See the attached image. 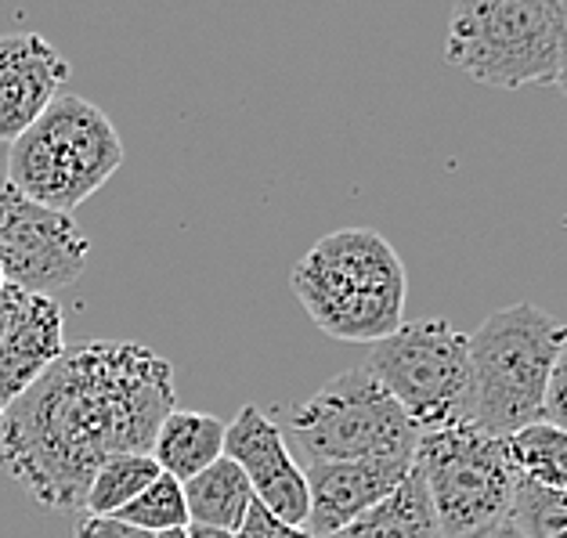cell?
<instances>
[{"instance_id":"cell-2","label":"cell","mask_w":567,"mask_h":538,"mask_svg":"<svg viewBox=\"0 0 567 538\" xmlns=\"http://www.w3.org/2000/svg\"><path fill=\"white\" fill-rule=\"evenodd\" d=\"M289 286L308 319L333 340L380 343L405 325V265L372 228L322 236L297 260Z\"/></svg>"},{"instance_id":"cell-13","label":"cell","mask_w":567,"mask_h":538,"mask_svg":"<svg viewBox=\"0 0 567 538\" xmlns=\"http://www.w3.org/2000/svg\"><path fill=\"white\" fill-rule=\"evenodd\" d=\"M409 459H358V463H311L308 480V528L315 538H329L362 517L369 506L386 499L409 477Z\"/></svg>"},{"instance_id":"cell-22","label":"cell","mask_w":567,"mask_h":538,"mask_svg":"<svg viewBox=\"0 0 567 538\" xmlns=\"http://www.w3.org/2000/svg\"><path fill=\"white\" fill-rule=\"evenodd\" d=\"M543 423L560 426L567 434V348L553 365V376H549V391H546V405H543Z\"/></svg>"},{"instance_id":"cell-23","label":"cell","mask_w":567,"mask_h":538,"mask_svg":"<svg viewBox=\"0 0 567 538\" xmlns=\"http://www.w3.org/2000/svg\"><path fill=\"white\" fill-rule=\"evenodd\" d=\"M73 538H156V535L137 531V528H131V524H123L116 517L76 514V520H73Z\"/></svg>"},{"instance_id":"cell-9","label":"cell","mask_w":567,"mask_h":538,"mask_svg":"<svg viewBox=\"0 0 567 538\" xmlns=\"http://www.w3.org/2000/svg\"><path fill=\"white\" fill-rule=\"evenodd\" d=\"M91 260V239L69 214L44 210L11 188L0 167V271L11 289L51 297L80 282Z\"/></svg>"},{"instance_id":"cell-7","label":"cell","mask_w":567,"mask_h":538,"mask_svg":"<svg viewBox=\"0 0 567 538\" xmlns=\"http://www.w3.org/2000/svg\"><path fill=\"white\" fill-rule=\"evenodd\" d=\"M365 369L420 434L474 423L470 340L449 319L405 322L398 333L372 343Z\"/></svg>"},{"instance_id":"cell-27","label":"cell","mask_w":567,"mask_h":538,"mask_svg":"<svg viewBox=\"0 0 567 538\" xmlns=\"http://www.w3.org/2000/svg\"><path fill=\"white\" fill-rule=\"evenodd\" d=\"M4 322H8V289L0 293V333H4Z\"/></svg>"},{"instance_id":"cell-12","label":"cell","mask_w":567,"mask_h":538,"mask_svg":"<svg viewBox=\"0 0 567 538\" xmlns=\"http://www.w3.org/2000/svg\"><path fill=\"white\" fill-rule=\"evenodd\" d=\"M69 62L48 37L33 30L0 37V142H16L59 99Z\"/></svg>"},{"instance_id":"cell-15","label":"cell","mask_w":567,"mask_h":538,"mask_svg":"<svg viewBox=\"0 0 567 538\" xmlns=\"http://www.w3.org/2000/svg\"><path fill=\"white\" fill-rule=\"evenodd\" d=\"M329 538H445V535H441V524L431 506V495H426L423 477L412 466L409 477L386 499L369 506L362 517H354L348 528L333 531Z\"/></svg>"},{"instance_id":"cell-25","label":"cell","mask_w":567,"mask_h":538,"mask_svg":"<svg viewBox=\"0 0 567 538\" xmlns=\"http://www.w3.org/2000/svg\"><path fill=\"white\" fill-rule=\"evenodd\" d=\"M477 538H520V531L514 528L509 520H503L499 528H492V531H484V535H477Z\"/></svg>"},{"instance_id":"cell-8","label":"cell","mask_w":567,"mask_h":538,"mask_svg":"<svg viewBox=\"0 0 567 538\" xmlns=\"http://www.w3.org/2000/svg\"><path fill=\"white\" fill-rule=\"evenodd\" d=\"M308 463L409 459L416 455L420 431L401 405L380 387L365 365L343 369L322 383L289 420Z\"/></svg>"},{"instance_id":"cell-6","label":"cell","mask_w":567,"mask_h":538,"mask_svg":"<svg viewBox=\"0 0 567 538\" xmlns=\"http://www.w3.org/2000/svg\"><path fill=\"white\" fill-rule=\"evenodd\" d=\"M412 466L420 470L445 538H477L509 520L520 470L509 459L506 437L477 423H452L416 441Z\"/></svg>"},{"instance_id":"cell-1","label":"cell","mask_w":567,"mask_h":538,"mask_svg":"<svg viewBox=\"0 0 567 538\" xmlns=\"http://www.w3.org/2000/svg\"><path fill=\"white\" fill-rule=\"evenodd\" d=\"M174 405V365L145 343L65 348L0 416V466L33 503L84 514L94 470L109 455H148Z\"/></svg>"},{"instance_id":"cell-21","label":"cell","mask_w":567,"mask_h":538,"mask_svg":"<svg viewBox=\"0 0 567 538\" xmlns=\"http://www.w3.org/2000/svg\"><path fill=\"white\" fill-rule=\"evenodd\" d=\"M239 538H315V535L308 528H293V524L271 517L260 503H250L243 528H239Z\"/></svg>"},{"instance_id":"cell-3","label":"cell","mask_w":567,"mask_h":538,"mask_svg":"<svg viewBox=\"0 0 567 538\" xmlns=\"http://www.w3.org/2000/svg\"><path fill=\"white\" fill-rule=\"evenodd\" d=\"M470 340L474 372V423L509 437L543 423L553 365L567 348V325L535 303H509L488 314Z\"/></svg>"},{"instance_id":"cell-5","label":"cell","mask_w":567,"mask_h":538,"mask_svg":"<svg viewBox=\"0 0 567 538\" xmlns=\"http://www.w3.org/2000/svg\"><path fill=\"white\" fill-rule=\"evenodd\" d=\"M560 22L549 0H470L455 4L445 62L499 91L557 84Z\"/></svg>"},{"instance_id":"cell-14","label":"cell","mask_w":567,"mask_h":538,"mask_svg":"<svg viewBox=\"0 0 567 538\" xmlns=\"http://www.w3.org/2000/svg\"><path fill=\"white\" fill-rule=\"evenodd\" d=\"M148 455L156 459L163 474H171L174 480L185 485V480L203 474L206 466H214L225 455V423L210 416V412L174 408L159 423Z\"/></svg>"},{"instance_id":"cell-19","label":"cell","mask_w":567,"mask_h":538,"mask_svg":"<svg viewBox=\"0 0 567 538\" xmlns=\"http://www.w3.org/2000/svg\"><path fill=\"white\" fill-rule=\"evenodd\" d=\"M116 520L131 524V528H137V531H148V535L185 531L188 528V506H185L182 480H174L171 474H159L131 506L120 509Z\"/></svg>"},{"instance_id":"cell-11","label":"cell","mask_w":567,"mask_h":538,"mask_svg":"<svg viewBox=\"0 0 567 538\" xmlns=\"http://www.w3.org/2000/svg\"><path fill=\"white\" fill-rule=\"evenodd\" d=\"M65 351V322L54 297L8 286V322L0 333V416L33 387Z\"/></svg>"},{"instance_id":"cell-17","label":"cell","mask_w":567,"mask_h":538,"mask_svg":"<svg viewBox=\"0 0 567 538\" xmlns=\"http://www.w3.org/2000/svg\"><path fill=\"white\" fill-rule=\"evenodd\" d=\"M159 474L163 470L156 466L152 455H137V452L109 455L99 470H94L91 485H87L84 514H91V517H116L120 509L131 506Z\"/></svg>"},{"instance_id":"cell-24","label":"cell","mask_w":567,"mask_h":538,"mask_svg":"<svg viewBox=\"0 0 567 538\" xmlns=\"http://www.w3.org/2000/svg\"><path fill=\"white\" fill-rule=\"evenodd\" d=\"M557 22H560V59H557V84L567 94V4H557Z\"/></svg>"},{"instance_id":"cell-16","label":"cell","mask_w":567,"mask_h":538,"mask_svg":"<svg viewBox=\"0 0 567 538\" xmlns=\"http://www.w3.org/2000/svg\"><path fill=\"white\" fill-rule=\"evenodd\" d=\"M185 506H188V528H214L239 535L246 509L254 503L250 480L235 466L228 455H220L214 466L185 480Z\"/></svg>"},{"instance_id":"cell-4","label":"cell","mask_w":567,"mask_h":538,"mask_svg":"<svg viewBox=\"0 0 567 538\" xmlns=\"http://www.w3.org/2000/svg\"><path fill=\"white\" fill-rule=\"evenodd\" d=\"M120 163L123 137L113 120L80 94H59L33 127L8 145L4 174L30 203L73 217Z\"/></svg>"},{"instance_id":"cell-28","label":"cell","mask_w":567,"mask_h":538,"mask_svg":"<svg viewBox=\"0 0 567 538\" xmlns=\"http://www.w3.org/2000/svg\"><path fill=\"white\" fill-rule=\"evenodd\" d=\"M156 538H188V528H185V531H163V535H156Z\"/></svg>"},{"instance_id":"cell-29","label":"cell","mask_w":567,"mask_h":538,"mask_svg":"<svg viewBox=\"0 0 567 538\" xmlns=\"http://www.w3.org/2000/svg\"><path fill=\"white\" fill-rule=\"evenodd\" d=\"M4 289H8V282H4V271H0V293H4Z\"/></svg>"},{"instance_id":"cell-20","label":"cell","mask_w":567,"mask_h":538,"mask_svg":"<svg viewBox=\"0 0 567 538\" xmlns=\"http://www.w3.org/2000/svg\"><path fill=\"white\" fill-rule=\"evenodd\" d=\"M509 524L520 538H567V495L538 488L520 477L514 506H509Z\"/></svg>"},{"instance_id":"cell-10","label":"cell","mask_w":567,"mask_h":538,"mask_svg":"<svg viewBox=\"0 0 567 538\" xmlns=\"http://www.w3.org/2000/svg\"><path fill=\"white\" fill-rule=\"evenodd\" d=\"M225 455L250 480L254 503L293 528L308 524V480L289 455L282 431L257 405H243L225 426Z\"/></svg>"},{"instance_id":"cell-26","label":"cell","mask_w":567,"mask_h":538,"mask_svg":"<svg viewBox=\"0 0 567 538\" xmlns=\"http://www.w3.org/2000/svg\"><path fill=\"white\" fill-rule=\"evenodd\" d=\"M188 538H239L235 531H214V528H188Z\"/></svg>"},{"instance_id":"cell-18","label":"cell","mask_w":567,"mask_h":538,"mask_svg":"<svg viewBox=\"0 0 567 538\" xmlns=\"http://www.w3.org/2000/svg\"><path fill=\"white\" fill-rule=\"evenodd\" d=\"M509 459L524 480L567 495V434L553 423H532L506 437Z\"/></svg>"}]
</instances>
